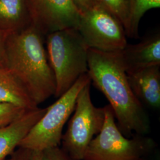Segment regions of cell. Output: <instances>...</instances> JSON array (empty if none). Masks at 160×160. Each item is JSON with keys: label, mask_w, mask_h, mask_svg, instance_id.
Segmentation results:
<instances>
[{"label": "cell", "mask_w": 160, "mask_h": 160, "mask_svg": "<svg viewBox=\"0 0 160 160\" xmlns=\"http://www.w3.org/2000/svg\"><path fill=\"white\" fill-rule=\"evenodd\" d=\"M104 109L102 129L89 144L83 160H143L156 147L154 140L141 135L125 137L110 106H105Z\"/></svg>", "instance_id": "cell-4"}, {"label": "cell", "mask_w": 160, "mask_h": 160, "mask_svg": "<svg viewBox=\"0 0 160 160\" xmlns=\"http://www.w3.org/2000/svg\"><path fill=\"white\" fill-rule=\"evenodd\" d=\"M41 160H75L67 154L60 147L48 149L42 151Z\"/></svg>", "instance_id": "cell-18"}, {"label": "cell", "mask_w": 160, "mask_h": 160, "mask_svg": "<svg viewBox=\"0 0 160 160\" xmlns=\"http://www.w3.org/2000/svg\"><path fill=\"white\" fill-rule=\"evenodd\" d=\"M93 4L103 7L116 17L122 24L126 34L131 16V0H94Z\"/></svg>", "instance_id": "cell-15"}, {"label": "cell", "mask_w": 160, "mask_h": 160, "mask_svg": "<svg viewBox=\"0 0 160 160\" xmlns=\"http://www.w3.org/2000/svg\"><path fill=\"white\" fill-rule=\"evenodd\" d=\"M160 67L157 65L126 72L132 92L143 106L160 109Z\"/></svg>", "instance_id": "cell-11"}, {"label": "cell", "mask_w": 160, "mask_h": 160, "mask_svg": "<svg viewBox=\"0 0 160 160\" xmlns=\"http://www.w3.org/2000/svg\"><path fill=\"white\" fill-rule=\"evenodd\" d=\"M77 30L89 48L120 51L128 44L125 30L120 21L96 4L81 13Z\"/></svg>", "instance_id": "cell-7"}, {"label": "cell", "mask_w": 160, "mask_h": 160, "mask_svg": "<svg viewBox=\"0 0 160 160\" xmlns=\"http://www.w3.org/2000/svg\"><path fill=\"white\" fill-rule=\"evenodd\" d=\"M74 2L80 13H82L92 6L94 0H74Z\"/></svg>", "instance_id": "cell-20"}, {"label": "cell", "mask_w": 160, "mask_h": 160, "mask_svg": "<svg viewBox=\"0 0 160 160\" xmlns=\"http://www.w3.org/2000/svg\"><path fill=\"white\" fill-rule=\"evenodd\" d=\"M4 67L17 77L38 106L55 96L56 82L43 35L33 26L8 34Z\"/></svg>", "instance_id": "cell-2"}, {"label": "cell", "mask_w": 160, "mask_h": 160, "mask_svg": "<svg viewBox=\"0 0 160 160\" xmlns=\"http://www.w3.org/2000/svg\"><path fill=\"white\" fill-rule=\"evenodd\" d=\"M28 110H29L0 102V128L7 126L17 120Z\"/></svg>", "instance_id": "cell-16"}, {"label": "cell", "mask_w": 160, "mask_h": 160, "mask_svg": "<svg viewBox=\"0 0 160 160\" xmlns=\"http://www.w3.org/2000/svg\"><path fill=\"white\" fill-rule=\"evenodd\" d=\"M126 72L160 66V34H150L137 44H127L120 51Z\"/></svg>", "instance_id": "cell-9"}, {"label": "cell", "mask_w": 160, "mask_h": 160, "mask_svg": "<svg viewBox=\"0 0 160 160\" xmlns=\"http://www.w3.org/2000/svg\"><path fill=\"white\" fill-rule=\"evenodd\" d=\"M160 7V0H131V16L126 36L138 38L141 18L149 10Z\"/></svg>", "instance_id": "cell-14"}, {"label": "cell", "mask_w": 160, "mask_h": 160, "mask_svg": "<svg viewBox=\"0 0 160 160\" xmlns=\"http://www.w3.org/2000/svg\"><path fill=\"white\" fill-rule=\"evenodd\" d=\"M46 53L56 82L55 97L62 96L88 72V47L76 28L46 35Z\"/></svg>", "instance_id": "cell-3"}, {"label": "cell", "mask_w": 160, "mask_h": 160, "mask_svg": "<svg viewBox=\"0 0 160 160\" xmlns=\"http://www.w3.org/2000/svg\"><path fill=\"white\" fill-rule=\"evenodd\" d=\"M0 102L26 110L39 107L17 77L4 67H0Z\"/></svg>", "instance_id": "cell-13"}, {"label": "cell", "mask_w": 160, "mask_h": 160, "mask_svg": "<svg viewBox=\"0 0 160 160\" xmlns=\"http://www.w3.org/2000/svg\"><path fill=\"white\" fill-rule=\"evenodd\" d=\"M91 84L92 81L79 92L74 114L61 140V148L75 160H84L86 149L102 131L105 120L104 107L97 108L92 102Z\"/></svg>", "instance_id": "cell-6"}, {"label": "cell", "mask_w": 160, "mask_h": 160, "mask_svg": "<svg viewBox=\"0 0 160 160\" xmlns=\"http://www.w3.org/2000/svg\"><path fill=\"white\" fill-rule=\"evenodd\" d=\"M47 109L38 107L28 110L17 120L0 128V160H7L13 153Z\"/></svg>", "instance_id": "cell-10"}, {"label": "cell", "mask_w": 160, "mask_h": 160, "mask_svg": "<svg viewBox=\"0 0 160 160\" xmlns=\"http://www.w3.org/2000/svg\"><path fill=\"white\" fill-rule=\"evenodd\" d=\"M90 82L91 79L88 72L81 75L67 92L48 107L46 113L23 139L18 147L42 152L59 147L63 126L74 112L78 95Z\"/></svg>", "instance_id": "cell-5"}, {"label": "cell", "mask_w": 160, "mask_h": 160, "mask_svg": "<svg viewBox=\"0 0 160 160\" xmlns=\"http://www.w3.org/2000/svg\"><path fill=\"white\" fill-rule=\"evenodd\" d=\"M88 69L92 83L109 101L120 132L128 137L147 134L150 130L148 115L132 90L120 51L88 48Z\"/></svg>", "instance_id": "cell-1"}, {"label": "cell", "mask_w": 160, "mask_h": 160, "mask_svg": "<svg viewBox=\"0 0 160 160\" xmlns=\"http://www.w3.org/2000/svg\"><path fill=\"white\" fill-rule=\"evenodd\" d=\"M8 33L0 30V67H4L6 39Z\"/></svg>", "instance_id": "cell-19"}, {"label": "cell", "mask_w": 160, "mask_h": 160, "mask_svg": "<svg viewBox=\"0 0 160 160\" xmlns=\"http://www.w3.org/2000/svg\"><path fill=\"white\" fill-rule=\"evenodd\" d=\"M42 152L18 147L7 160H41Z\"/></svg>", "instance_id": "cell-17"}, {"label": "cell", "mask_w": 160, "mask_h": 160, "mask_svg": "<svg viewBox=\"0 0 160 160\" xmlns=\"http://www.w3.org/2000/svg\"><path fill=\"white\" fill-rule=\"evenodd\" d=\"M32 26L29 0H0V30L8 34Z\"/></svg>", "instance_id": "cell-12"}, {"label": "cell", "mask_w": 160, "mask_h": 160, "mask_svg": "<svg viewBox=\"0 0 160 160\" xmlns=\"http://www.w3.org/2000/svg\"><path fill=\"white\" fill-rule=\"evenodd\" d=\"M29 4L32 26L43 36L78 28L81 13L74 0H29Z\"/></svg>", "instance_id": "cell-8"}]
</instances>
